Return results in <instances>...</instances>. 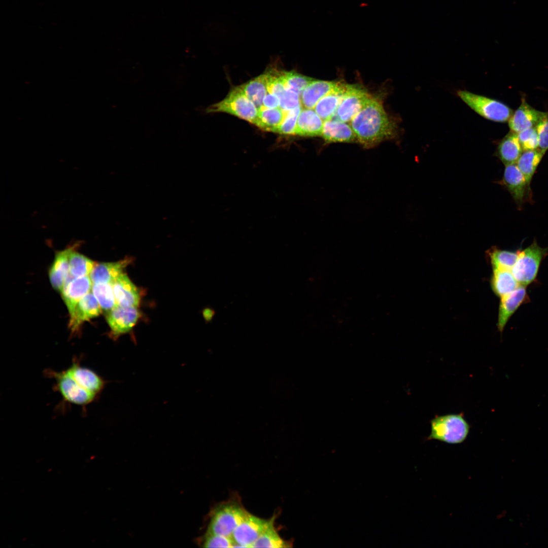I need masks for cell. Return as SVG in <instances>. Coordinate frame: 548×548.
Here are the masks:
<instances>
[{"instance_id": "1", "label": "cell", "mask_w": 548, "mask_h": 548, "mask_svg": "<svg viewBox=\"0 0 548 548\" xmlns=\"http://www.w3.org/2000/svg\"><path fill=\"white\" fill-rule=\"evenodd\" d=\"M357 141L364 148H373L394 139L397 126L386 113L382 102L372 97L350 122Z\"/></svg>"}, {"instance_id": "2", "label": "cell", "mask_w": 548, "mask_h": 548, "mask_svg": "<svg viewBox=\"0 0 548 548\" xmlns=\"http://www.w3.org/2000/svg\"><path fill=\"white\" fill-rule=\"evenodd\" d=\"M430 425L427 439L452 444L464 441L470 431V425L462 413L437 416L430 421Z\"/></svg>"}, {"instance_id": "3", "label": "cell", "mask_w": 548, "mask_h": 548, "mask_svg": "<svg viewBox=\"0 0 548 548\" xmlns=\"http://www.w3.org/2000/svg\"><path fill=\"white\" fill-rule=\"evenodd\" d=\"M208 113H227L255 124L258 109L239 86L234 87L222 100L209 106Z\"/></svg>"}, {"instance_id": "4", "label": "cell", "mask_w": 548, "mask_h": 548, "mask_svg": "<svg viewBox=\"0 0 548 548\" xmlns=\"http://www.w3.org/2000/svg\"><path fill=\"white\" fill-rule=\"evenodd\" d=\"M458 96L475 112L488 120L497 122L508 121L513 110L503 102L466 90H459Z\"/></svg>"}, {"instance_id": "5", "label": "cell", "mask_w": 548, "mask_h": 548, "mask_svg": "<svg viewBox=\"0 0 548 548\" xmlns=\"http://www.w3.org/2000/svg\"><path fill=\"white\" fill-rule=\"evenodd\" d=\"M249 513L239 503L221 504L212 511L207 531L231 537L235 529Z\"/></svg>"}, {"instance_id": "6", "label": "cell", "mask_w": 548, "mask_h": 548, "mask_svg": "<svg viewBox=\"0 0 548 548\" xmlns=\"http://www.w3.org/2000/svg\"><path fill=\"white\" fill-rule=\"evenodd\" d=\"M548 254V248L538 246L536 241L519 251L517 260L511 272L520 285L527 286L536 279L540 263Z\"/></svg>"}, {"instance_id": "7", "label": "cell", "mask_w": 548, "mask_h": 548, "mask_svg": "<svg viewBox=\"0 0 548 548\" xmlns=\"http://www.w3.org/2000/svg\"><path fill=\"white\" fill-rule=\"evenodd\" d=\"M45 373L47 376L54 379L55 390L66 402L84 406L97 398L80 386L67 369L61 371L47 369Z\"/></svg>"}, {"instance_id": "8", "label": "cell", "mask_w": 548, "mask_h": 548, "mask_svg": "<svg viewBox=\"0 0 548 548\" xmlns=\"http://www.w3.org/2000/svg\"><path fill=\"white\" fill-rule=\"evenodd\" d=\"M499 184L510 193L519 210L526 201L531 202L532 190L517 164L505 165Z\"/></svg>"}, {"instance_id": "9", "label": "cell", "mask_w": 548, "mask_h": 548, "mask_svg": "<svg viewBox=\"0 0 548 548\" xmlns=\"http://www.w3.org/2000/svg\"><path fill=\"white\" fill-rule=\"evenodd\" d=\"M371 98L364 89L349 85L332 118L345 122H350Z\"/></svg>"}, {"instance_id": "10", "label": "cell", "mask_w": 548, "mask_h": 548, "mask_svg": "<svg viewBox=\"0 0 548 548\" xmlns=\"http://www.w3.org/2000/svg\"><path fill=\"white\" fill-rule=\"evenodd\" d=\"M273 521V518L266 520L249 513L231 535L234 542L233 547H251Z\"/></svg>"}, {"instance_id": "11", "label": "cell", "mask_w": 548, "mask_h": 548, "mask_svg": "<svg viewBox=\"0 0 548 548\" xmlns=\"http://www.w3.org/2000/svg\"><path fill=\"white\" fill-rule=\"evenodd\" d=\"M140 317V313L136 307H124L117 304L106 315V320L111 329L110 337L116 340L120 335L129 332Z\"/></svg>"}, {"instance_id": "12", "label": "cell", "mask_w": 548, "mask_h": 548, "mask_svg": "<svg viewBox=\"0 0 548 548\" xmlns=\"http://www.w3.org/2000/svg\"><path fill=\"white\" fill-rule=\"evenodd\" d=\"M548 112L539 111L529 105L522 97L519 108L510 117L508 126L511 131L515 133L535 127L547 115Z\"/></svg>"}, {"instance_id": "13", "label": "cell", "mask_w": 548, "mask_h": 548, "mask_svg": "<svg viewBox=\"0 0 548 548\" xmlns=\"http://www.w3.org/2000/svg\"><path fill=\"white\" fill-rule=\"evenodd\" d=\"M92 284L89 276L74 278L69 274L61 294L70 315L73 313L80 299L91 292Z\"/></svg>"}, {"instance_id": "14", "label": "cell", "mask_w": 548, "mask_h": 548, "mask_svg": "<svg viewBox=\"0 0 548 548\" xmlns=\"http://www.w3.org/2000/svg\"><path fill=\"white\" fill-rule=\"evenodd\" d=\"M101 309L97 299L91 292L85 295L70 315L69 327L72 332L78 331L85 322L99 316Z\"/></svg>"}, {"instance_id": "15", "label": "cell", "mask_w": 548, "mask_h": 548, "mask_svg": "<svg viewBox=\"0 0 548 548\" xmlns=\"http://www.w3.org/2000/svg\"><path fill=\"white\" fill-rule=\"evenodd\" d=\"M66 369L80 386L96 397L106 386L103 378L92 370L81 366L77 360H74Z\"/></svg>"}, {"instance_id": "16", "label": "cell", "mask_w": 548, "mask_h": 548, "mask_svg": "<svg viewBox=\"0 0 548 548\" xmlns=\"http://www.w3.org/2000/svg\"><path fill=\"white\" fill-rule=\"evenodd\" d=\"M527 299L526 286L522 285L501 297L497 322L498 329L501 333L510 317Z\"/></svg>"}, {"instance_id": "17", "label": "cell", "mask_w": 548, "mask_h": 548, "mask_svg": "<svg viewBox=\"0 0 548 548\" xmlns=\"http://www.w3.org/2000/svg\"><path fill=\"white\" fill-rule=\"evenodd\" d=\"M321 136L328 143L358 142L351 126L334 118L324 121Z\"/></svg>"}, {"instance_id": "18", "label": "cell", "mask_w": 548, "mask_h": 548, "mask_svg": "<svg viewBox=\"0 0 548 548\" xmlns=\"http://www.w3.org/2000/svg\"><path fill=\"white\" fill-rule=\"evenodd\" d=\"M114 293L118 305L124 307H136L140 302V296L134 284L124 273H122L112 284Z\"/></svg>"}, {"instance_id": "19", "label": "cell", "mask_w": 548, "mask_h": 548, "mask_svg": "<svg viewBox=\"0 0 548 548\" xmlns=\"http://www.w3.org/2000/svg\"><path fill=\"white\" fill-rule=\"evenodd\" d=\"M130 259H125L114 262L95 263L89 277L93 284H113L123 273L124 268L129 263Z\"/></svg>"}, {"instance_id": "20", "label": "cell", "mask_w": 548, "mask_h": 548, "mask_svg": "<svg viewBox=\"0 0 548 548\" xmlns=\"http://www.w3.org/2000/svg\"><path fill=\"white\" fill-rule=\"evenodd\" d=\"M348 86L338 82L337 85L318 102L314 109L323 121L333 117Z\"/></svg>"}, {"instance_id": "21", "label": "cell", "mask_w": 548, "mask_h": 548, "mask_svg": "<svg viewBox=\"0 0 548 548\" xmlns=\"http://www.w3.org/2000/svg\"><path fill=\"white\" fill-rule=\"evenodd\" d=\"M73 247L57 252L49 270V279L52 287L61 293L70 274L69 258Z\"/></svg>"}, {"instance_id": "22", "label": "cell", "mask_w": 548, "mask_h": 548, "mask_svg": "<svg viewBox=\"0 0 548 548\" xmlns=\"http://www.w3.org/2000/svg\"><path fill=\"white\" fill-rule=\"evenodd\" d=\"M323 121L314 109L302 108L297 121L295 135L303 136L321 135Z\"/></svg>"}, {"instance_id": "23", "label": "cell", "mask_w": 548, "mask_h": 548, "mask_svg": "<svg viewBox=\"0 0 548 548\" xmlns=\"http://www.w3.org/2000/svg\"><path fill=\"white\" fill-rule=\"evenodd\" d=\"M522 152L517 133L510 131L499 142L496 155L507 165L516 163Z\"/></svg>"}, {"instance_id": "24", "label": "cell", "mask_w": 548, "mask_h": 548, "mask_svg": "<svg viewBox=\"0 0 548 548\" xmlns=\"http://www.w3.org/2000/svg\"><path fill=\"white\" fill-rule=\"evenodd\" d=\"M338 82L313 80L302 92L300 100L302 107L306 109H314L323 97L330 92Z\"/></svg>"}, {"instance_id": "25", "label": "cell", "mask_w": 548, "mask_h": 548, "mask_svg": "<svg viewBox=\"0 0 548 548\" xmlns=\"http://www.w3.org/2000/svg\"><path fill=\"white\" fill-rule=\"evenodd\" d=\"M493 269L491 286L493 291L497 296L502 297L511 293L520 286L511 270Z\"/></svg>"}, {"instance_id": "26", "label": "cell", "mask_w": 548, "mask_h": 548, "mask_svg": "<svg viewBox=\"0 0 548 548\" xmlns=\"http://www.w3.org/2000/svg\"><path fill=\"white\" fill-rule=\"evenodd\" d=\"M545 153L539 148L524 151L516 163L529 187L532 178Z\"/></svg>"}, {"instance_id": "27", "label": "cell", "mask_w": 548, "mask_h": 548, "mask_svg": "<svg viewBox=\"0 0 548 548\" xmlns=\"http://www.w3.org/2000/svg\"><path fill=\"white\" fill-rule=\"evenodd\" d=\"M246 96L259 109L267 93V77L265 73L240 85Z\"/></svg>"}, {"instance_id": "28", "label": "cell", "mask_w": 548, "mask_h": 548, "mask_svg": "<svg viewBox=\"0 0 548 548\" xmlns=\"http://www.w3.org/2000/svg\"><path fill=\"white\" fill-rule=\"evenodd\" d=\"M284 111L280 108H267L261 106L255 125L262 130L275 132L284 118Z\"/></svg>"}, {"instance_id": "29", "label": "cell", "mask_w": 548, "mask_h": 548, "mask_svg": "<svg viewBox=\"0 0 548 548\" xmlns=\"http://www.w3.org/2000/svg\"><path fill=\"white\" fill-rule=\"evenodd\" d=\"M519 251H511L492 248L487 252L488 257L493 269L511 270L515 264Z\"/></svg>"}, {"instance_id": "30", "label": "cell", "mask_w": 548, "mask_h": 548, "mask_svg": "<svg viewBox=\"0 0 548 548\" xmlns=\"http://www.w3.org/2000/svg\"><path fill=\"white\" fill-rule=\"evenodd\" d=\"M95 262L75 251L74 247L70 254V274L74 278L88 276L91 272Z\"/></svg>"}, {"instance_id": "31", "label": "cell", "mask_w": 548, "mask_h": 548, "mask_svg": "<svg viewBox=\"0 0 548 548\" xmlns=\"http://www.w3.org/2000/svg\"><path fill=\"white\" fill-rule=\"evenodd\" d=\"M289 543L279 535L273 526V521L252 544L251 547L280 548L290 547Z\"/></svg>"}, {"instance_id": "32", "label": "cell", "mask_w": 548, "mask_h": 548, "mask_svg": "<svg viewBox=\"0 0 548 548\" xmlns=\"http://www.w3.org/2000/svg\"><path fill=\"white\" fill-rule=\"evenodd\" d=\"M91 291L102 310L108 312L117 305L112 284H93Z\"/></svg>"}, {"instance_id": "33", "label": "cell", "mask_w": 548, "mask_h": 548, "mask_svg": "<svg viewBox=\"0 0 548 548\" xmlns=\"http://www.w3.org/2000/svg\"><path fill=\"white\" fill-rule=\"evenodd\" d=\"M282 76L286 88L295 91L300 96L307 85L314 80L293 71L282 72Z\"/></svg>"}, {"instance_id": "34", "label": "cell", "mask_w": 548, "mask_h": 548, "mask_svg": "<svg viewBox=\"0 0 548 548\" xmlns=\"http://www.w3.org/2000/svg\"><path fill=\"white\" fill-rule=\"evenodd\" d=\"M302 106L300 105L292 110H283L284 118L275 132L281 134L295 135L297 121Z\"/></svg>"}, {"instance_id": "35", "label": "cell", "mask_w": 548, "mask_h": 548, "mask_svg": "<svg viewBox=\"0 0 548 548\" xmlns=\"http://www.w3.org/2000/svg\"><path fill=\"white\" fill-rule=\"evenodd\" d=\"M517 134L523 151L538 148L539 136L535 127L523 130Z\"/></svg>"}, {"instance_id": "36", "label": "cell", "mask_w": 548, "mask_h": 548, "mask_svg": "<svg viewBox=\"0 0 548 548\" xmlns=\"http://www.w3.org/2000/svg\"><path fill=\"white\" fill-rule=\"evenodd\" d=\"M201 544L204 547H233L234 542L231 537L207 531Z\"/></svg>"}, {"instance_id": "37", "label": "cell", "mask_w": 548, "mask_h": 548, "mask_svg": "<svg viewBox=\"0 0 548 548\" xmlns=\"http://www.w3.org/2000/svg\"><path fill=\"white\" fill-rule=\"evenodd\" d=\"M265 73L267 77V92L275 94L280 98L286 89L282 79V72L271 70Z\"/></svg>"}, {"instance_id": "38", "label": "cell", "mask_w": 548, "mask_h": 548, "mask_svg": "<svg viewBox=\"0 0 548 548\" xmlns=\"http://www.w3.org/2000/svg\"><path fill=\"white\" fill-rule=\"evenodd\" d=\"M280 99V108L283 111L292 110L301 105L300 96L287 88H286Z\"/></svg>"}, {"instance_id": "39", "label": "cell", "mask_w": 548, "mask_h": 548, "mask_svg": "<svg viewBox=\"0 0 548 548\" xmlns=\"http://www.w3.org/2000/svg\"><path fill=\"white\" fill-rule=\"evenodd\" d=\"M535 127L539 136L538 148L545 152L548 150V115Z\"/></svg>"}, {"instance_id": "40", "label": "cell", "mask_w": 548, "mask_h": 548, "mask_svg": "<svg viewBox=\"0 0 548 548\" xmlns=\"http://www.w3.org/2000/svg\"><path fill=\"white\" fill-rule=\"evenodd\" d=\"M262 106L267 108L280 107V99L275 94L267 92L263 99Z\"/></svg>"}, {"instance_id": "41", "label": "cell", "mask_w": 548, "mask_h": 548, "mask_svg": "<svg viewBox=\"0 0 548 548\" xmlns=\"http://www.w3.org/2000/svg\"><path fill=\"white\" fill-rule=\"evenodd\" d=\"M203 316L208 321H211L215 315V311L211 309L207 308L203 311Z\"/></svg>"}]
</instances>
